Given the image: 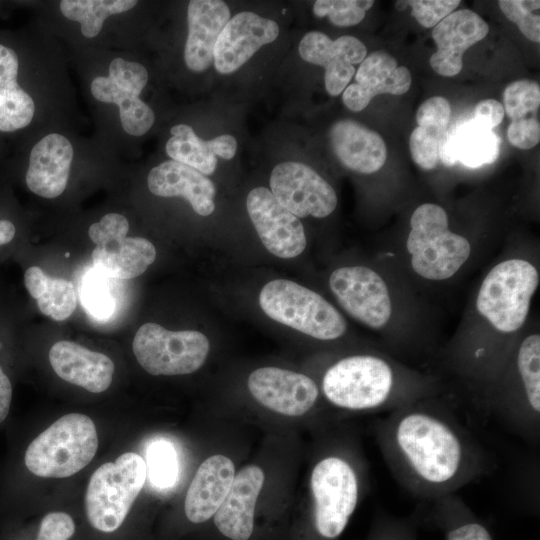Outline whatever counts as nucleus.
<instances>
[{
	"label": "nucleus",
	"mask_w": 540,
	"mask_h": 540,
	"mask_svg": "<svg viewBox=\"0 0 540 540\" xmlns=\"http://www.w3.org/2000/svg\"><path fill=\"white\" fill-rule=\"evenodd\" d=\"M426 399L387 413L376 437L399 484L433 501L488 474L491 460L453 413Z\"/></svg>",
	"instance_id": "obj_1"
},
{
	"label": "nucleus",
	"mask_w": 540,
	"mask_h": 540,
	"mask_svg": "<svg viewBox=\"0 0 540 540\" xmlns=\"http://www.w3.org/2000/svg\"><path fill=\"white\" fill-rule=\"evenodd\" d=\"M322 391L331 404L345 410L390 412L428 398L432 388L384 357L360 354L331 365L323 375Z\"/></svg>",
	"instance_id": "obj_2"
},
{
	"label": "nucleus",
	"mask_w": 540,
	"mask_h": 540,
	"mask_svg": "<svg viewBox=\"0 0 540 540\" xmlns=\"http://www.w3.org/2000/svg\"><path fill=\"white\" fill-rule=\"evenodd\" d=\"M406 248L414 272L430 281L451 278L471 255L468 239L449 229L447 212L434 203L412 213Z\"/></svg>",
	"instance_id": "obj_3"
},
{
	"label": "nucleus",
	"mask_w": 540,
	"mask_h": 540,
	"mask_svg": "<svg viewBox=\"0 0 540 540\" xmlns=\"http://www.w3.org/2000/svg\"><path fill=\"white\" fill-rule=\"evenodd\" d=\"M98 449V435L90 417L70 413L41 432L27 447L25 466L44 478H66L87 466Z\"/></svg>",
	"instance_id": "obj_4"
},
{
	"label": "nucleus",
	"mask_w": 540,
	"mask_h": 540,
	"mask_svg": "<svg viewBox=\"0 0 540 540\" xmlns=\"http://www.w3.org/2000/svg\"><path fill=\"white\" fill-rule=\"evenodd\" d=\"M146 478V461L134 452L123 453L114 462L98 467L90 477L85 495L90 525L104 533L119 529Z\"/></svg>",
	"instance_id": "obj_5"
},
{
	"label": "nucleus",
	"mask_w": 540,
	"mask_h": 540,
	"mask_svg": "<svg viewBox=\"0 0 540 540\" xmlns=\"http://www.w3.org/2000/svg\"><path fill=\"white\" fill-rule=\"evenodd\" d=\"M538 285L539 273L532 263L520 258L502 261L483 279L476 309L496 331L514 333L524 325Z\"/></svg>",
	"instance_id": "obj_6"
},
{
	"label": "nucleus",
	"mask_w": 540,
	"mask_h": 540,
	"mask_svg": "<svg viewBox=\"0 0 540 540\" xmlns=\"http://www.w3.org/2000/svg\"><path fill=\"white\" fill-rule=\"evenodd\" d=\"M259 304L271 319L315 339H338L347 329L344 317L332 304L290 280L276 279L264 285Z\"/></svg>",
	"instance_id": "obj_7"
},
{
	"label": "nucleus",
	"mask_w": 540,
	"mask_h": 540,
	"mask_svg": "<svg viewBox=\"0 0 540 540\" xmlns=\"http://www.w3.org/2000/svg\"><path fill=\"white\" fill-rule=\"evenodd\" d=\"M310 488L317 533L328 540L337 538L346 528L359 502V471L351 460L342 455H326L312 469Z\"/></svg>",
	"instance_id": "obj_8"
},
{
	"label": "nucleus",
	"mask_w": 540,
	"mask_h": 540,
	"mask_svg": "<svg viewBox=\"0 0 540 540\" xmlns=\"http://www.w3.org/2000/svg\"><path fill=\"white\" fill-rule=\"evenodd\" d=\"M209 348L208 338L199 331H170L156 323L140 326L132 343L140 366L156 376L195 372L204 364Z\"/></svg>",
	"instance_id": "obj_9"
},
{
	"label": "nucleus",
	"mask_w": 540,
	"mask_h": 540,
	"mask_svg": "<svg viewBox=\"0 0 540 540\" xmlns=\"http://www.w3.org/2000/svg\"><path fill=\"white\" fill-rule=\"evenodd\" d=\"M128 230V220L118 213H108L89 227V237L96 244L92 263L105 276L135 278L154 262V245L142 237H127Z\"/></svg>",
	"instance_id": "obj_10"
},
{
	"label": "nucleus",
	"mask_w": 540,
	"mask_h": 540,
	"mask_svg": "<svg viewBox=\"0 0 540 540\" xmlns=\"http://www.w3.org/2000/svg\"><path fill=\"white\" fill-rule=\"evenodd\" d=\"M329 287L340 306L354 319L372 329L383 328L392 315V300L383 278L365 266L334 270Z\"/></svg>",
	"instance_id": "obj_11"
},
{
	"label": "nucleus",
	"mask_w": 540,
	"mask_h": 540,
	"mask_svg": "<svg viewBox=\"0 0 540 540\" xmlns=\"http://www.w3.org/2000/svg\"><path fill=\"white\" fill-rule=\"evenodd\" d=\"M148 81L146 68L137 62L115 58L109 66V76H98L91 83L92 95L104 103L119 107L123 129L141 136L150 130L155 115L139 95Z\"/></svg>",
	"instance_id": "obj_12"
},
{
	"label": "nucleus",
	"mask_w": 540,
	"mask_h": 540,
	"mask_svg": "<svg viewBox=\"0 0 540 540\" xmlns=\"http://www.w3.org/2000/svg\"><path fill=\"white\" fill-rule=\"evenodd\" d=\"M269 184L276 200L297 218H324L337 206L332 186L304 163L289 161L276 165Z\"/></svg>",
	"instance_id": "obj_13"
},
{
	"label": "nucleus",
	"mask_w": 540,
	"mask_h": 540,
	"mask_svg": "<svg viewBox=\"0 0 540 540\" xmlns=\"http://www.w3.org/2000/svg\"><path fill=\"white\" fill-rule=\"evenodd\" d=\"M246 208L261 242L270 253L290 259L305 250L307 241L301 221L283 207L269 189H252L246 199Z\"/></svg>",
	"instance_id": "obj_14"
},
{
	"label": "nucleus",
	"mask_w": 540,
	"mask_h": 540,
	"mask_svg": "<svg viewBox=\"0 0 540 540\" xmlns=\"http://www.w3.org/2000/svg\"><path fill=\"white\" fill-rule=\"evenodd\" d=\"M247 385L260 404L287 416L307 413L319 396L317 384L310 377L277 367L256 369Z\"/></svg>",
	"instance_id": "obj_15"
},
{
	"label": "nucleus",
	"mask_w": 540,
	"mask_h": 540,
	"mask_svg": "<svg viewBox=\"0 0 540 540\" xmlns=\"http://www.w3.org/2000/svg\"><path fill=\"white\" fill-rule=\"evenodd\" d=\"M300 57L325 69V89L331 96H338L355 75L354 65L367 56L366 46L358 38L345 35L332 40L319 31H310L299 43Z\"/></svg>",
	"instance_id": "obj_16"
},
{
	"label": "nucleus",
	"mask_w": 540,
	"mask_h": 540,
	"mask_svg": "<svg viewBox=\"0 0 540 540\" xmlns=\"http://www.w3.org/2000/svg\"><path fill=\"white\" fill-rule=\"evenodd\" d=\"M279 34L278 24L250 11H243L226 23L218 36L213 60L221 74H230L246 63L262 46Z\"/></svg>",
	"instance_id": "obj_17"
},
{
	"label": "nucleus",
	"mask_w": 540,
	"mask_h": 540,
	"mask_svg": "<svg viewBox=\"0 0 540 540\" xmlns=\"http://www.w3.org/2000/svg\"><path fill=\"white\" fill-rule=\"evenodd\" d=\"M488 32V24L476 12L453 11L432 29L437 51L430 57L431 68L444 77L456 76L463 67L464 52Z\"/></svg>",
	"instance_id": "obj_18"
},
{
	"label": "nucleus",
	"mask_w": 540,
	"mask_h": 540,
	"mask_svg": "<svg viewBox=\"0 0 540 540\" xmlns=\"http://www.w3.org/2000/svg\"><path fill=\"white\" fill-rule=\"evenodd\" d=\"M411 82L408 68L398 66L397 60L388 52L374 51L360 63L355 82L345 88L342 101L349 110L360 112L379 94H405Z\"/></svg>",
	"instance_id": "obj_19"
},
{
	"label": "nucleus",
	"mask_w": 540,
	"mask_h": 540,
	"mask_svg": "<svg viewBox=\"0 0 540 540\" xmlns=\"http://www.w3.org/2000/svg\"><path fill=\"white\" fill-rule=\"evenodd\" d=\"M49 361L60 378L89 392H104L112 383L113 361L107 355L78 343L56 342L49 351Z\"/></svg>",
	"instance_id": "obj_20"
},
{
	"label": "nucleus",
	"mask_w": 540,
	"mask_h": 540,
	"mask_svg": "<svg viewBox=\"0 0 540 540\" xmlns=\"http://www.w3.org/2000/svg\"><path fill=\"white\" fill-rule=\"evenodd\" d=\"M264 483V472L248 465L234 476L231 487L214 514L218 530L231 540H248L253 532L254 510Z\"/></svg>",
	"instance_id": "obj_21"
},
{
	"label": "nucleus",
	"mask_w": 540,
	"mask_h": 540,
	"mask_svg": "<svg viewBox=\"0 0 540 540\" xmlns=\"http://www.w3.org/2000/svg\"><path fill=\"white\" fill-rule=\"evenodd\" d=\"M73 153L70 141L58 133L36 143L25 177L29 190L44 198L60 196L68 183Z\"/></svg>",
	"instance_id": "obj_22"
},
{
	"label": "nucleus",
	"mask_w": 540,
	"mask_h": 540,
	"mask_svg": "<svg viewBox=\"0 0 540 540\" xmlns=\"http://www.w3.org/2000/svg\"><path fill=\"white\" fill-rule=\"evenodd\" d=\"M328 135L335 156L346 168L373 174L384 166L387 148L376 131L357 121L343 119L331 126Z\"/></svg>",
	"instance_id": "obj_23"
},
{
	"label": "nucleus",
	"mask_w": 540,
	"mask_h": 540,
	"mask_svg": "<svg viewBox=\"0 0 540 540\" xmlns=\"http://www.w3.org/2000/svg\"><path fill=\"white\" fill-rule=\"evenodd\" d=\"M230 20V9L221 0H192L188 4V35L184 49L187 68L207 70L213 62L216 40Z\"/></svg>",
	"instance_id": "obj_24"
},
{
	"label": "nucleus",
	"mask_w": 540,
	"mask_h": 540,
	"mask_svg": "<svg viewBox=\"0 0 540 540\" xmlns=\"http://www.w3.org/2000/svg\"><path fill=\"white\" fill-rule=\"evenodd\" d=\"M147 185L154 195L185 198L201 216H209L215 210L216 188L213 182L199 171L174 160L152 168Z\"/></svg>",
	"instance_id": "obj_25"
},
{
	"label": "nucleus",
	"mask_w": 540,
	"mask_h": 540,
	"mask_svg": "<svg viewBox=\"0 0 540 540\" xmlns=\"http://www.w3.org/2000/svg\"><path fill=\"white\" fill-rule=\"evenodd\" d=\"M235 476L233 462L224 455H213L199 466L187 490L184 511L192 523L209 520L225 499Z\"/></svg>",
	"instance_id": "obj_26"
},
{
	"label": "nucleus",
	"mask_w": 540,
	"mask_h": 540,
	"mask_svg": "<svg viewBox=\"0 0 540 540\" xmlns=\"http://www.w3.org/2000/svg\"><path fill=\"white\" fill-rule=\"evenodd\" d=\"M499 137L473 118L458 122L441 137L438 158L444 166L457 162L470 168L491 164L499 155Z\"/></svg>",
	"instance_id": "obj_27"
},
{
	"label": "nucleus",
	"mask_w": 540,
	"mask_h": 540,
	"mask_svg": "<svg viewBox=\"0 0 540 540\" xmlns=\"http://www.w3.org/2000/svg\"><path fill=\"white\" fill-rule=\"evenodd\" d=\"M170 132L171 137L165 149L171 160L187 165L205 176L215 171L216 156L230 160L237 151V141L229 134L205 141L186 124L175 125Z\"/></svg>",
	"instance_id": "obj_28"
},
{
	"label": "nucleus",
	"mask_w": 540,
	"mask_h": 540,
	"mask_svg": "<svg viewBox=\"0 0 540 540\" xmlns=\"http://www.w3.org/2000/svg\"><path fill=\"white\" fill-rule=\"evenodd\" d=\"M18 57L0 44V131L12 132L30 124L35 112L31 96L17 83Z\"/></svg>",
	"instance_id": "obj_29"
},
{
	"label": "nucleus",
	"mask_w": 540,
	"mask_h": 540,
	"mask_svg": "<svg viewBox=\"0 0 540 540\" xmlns=\"http://www.w3.org/2000/svg\"><path fill=\"white\" fill-rule=\"evenodd\" d=\"M134 0H62L61 13L81 25V32L87 38L98 35L106 18L132 9Z\"/></svg>",
	"instance_id": "obj_30"
},
{
	"label": "nucleus",
	"mask_w": 540,
	"mask_h": 540,
	"mask_svg": "<svg viewBox=\"0 0 540 540\" xmlns=\"http://www.w3.org/2000/svg\"><path fill=\"white\" fill-rule=\"evenodd\" d=\"M432 502L437 514L445 521L446 540H493L489 530L472 517L456 493Z\"/></svg>",
	"instance_id": "obj_31"
},
{
	"label": "nucleus",
	"mask_w": 540,
	"mask_h": 540,
	"mask_svg": "<svg viewBox=\"0 0 540 540\" xmlns=\"http://www.w3.org/2000/svg\"><path fill=\"white\" fill-rule=\"evenodd\" d=\"M36 302L44 315L55 321H63L71 316L77 306L76 289L71 281L48 276Z\"/></svg>",
	"instance_id": "obj_32"
},
{
	"label": "nucleus",
	"mask_w": 540,
	"mask_h": 540,
	"mask_svg": "<svg viewBox=\"0 0 540 540\" xmlns=\"http://www.w3.org/2000/svg\"><path fill=\"white\" fill-rule=\"evenodd\" d=\"M80 297L86 311L96 319L105 320L115 310V300L106 276L95 268L83 277Z\"/></svg>",
	"instance_id": "obj_33"
},
{
	"label": "nucleus",
	"mask_w": 540,
	"mask_h": 540,
	"mask_svg": "<svg viewBox=\"0 0 540 540\" xmlns=\"http://www.w3.org/2000/svg\"><path fill=\"white\" fill-rule=\"evenodd\" d=\"M503 103L504 112L512 121L534 116L540 106V86L528 79L514 81L504 89Z\"/></svg>",
	"instance_id": "obj_34"
},
{
	"label": "nucleus",
	"mask_w": 540,
	"mask_h": 540,
	"mask_svg": "<svg viewBox=\"0 0 540 540\" xmlns=\"http://www.w3.org/2000/svg\"><path fill=\"white\" fill-rule=\"evenodd\" d=\"M147 475L158 487L172 486L177 480L178 463L175 449L164 440L153 442L147 450Z\"/></svg>",
	"instance_id": "obj_35"
},
{
	"label": "nucleus",
	"mask_w": 540,
	"mask_h": 540,
	"mask_svg": "<svg viewBox=\"0 0 540 540\" xmlns=\"http://www.w3.org/2000/svg\"><path fill=\"white\" fill-rule=\"evenodd\" d=\"M373 4V0H317L313 13L320 18L327 16L335 26L348 27L360 23Z\"/></svg>",
	"instance_id": "obj_36"
},
{
	"label": "nucleus",
	"mask_w": 540,
	"mask_h": 540,
	"mask_svg": "<svg viewBox=\"0 0 540 540\" xmlns=\"http://www.w3.org/2000/svg\"><path fill=\"white\" fill-rule=\"evenodd\" d=\"M503 14L515 23L530 41L540 42V2L528 0H500Z\"/></svg>",
	"instance_id": "obj_37"
},
{
	"label": "nucleus",
	"mask_w": 540,
	"mask_h": 540,
	"mask_svg": "<svg viewBox=\"0 0 540 540\" xmlns=\"http://www.w3.org/2000/svg\"><path fill=\"white\" fill-rule=\"evenodd\" d=\"M434 130L417 126L409 138V149L413 161L422 169L432 170L439 161L438 147L441 137Z\"/></svg>",
	"instance_id": "obj_38"
},
{
	"label": "nucleus",
	"mask_w": 540,
	"mask_h": 540,
	"mask_svg": "<svg viewBox=\"0 0 540 540\" xmlns=\"http://www.w3.org/2000/svg\"><path fill=\"white\" fill-rule=\"evenodd\" d=\"M451 116L449 101L441 96H434L424 101L416 112L418 126L444 134L448 129Z\"/></svg>",
	"instance_id": "obj_39"
},
{
	"label": "nucleus",
	"mask_w": 540,
	"mask_h": 540,
	"mask_svg": "<svg viewBox=\"0 0 540 540\" xmlns=\"http://www.w3.org/2000/svg\"><path fill=\"white\" fill-rule=\"evenodd\" d=\"M459 0H409L411 15L425 28H434L459 6Z\"/></svg>",
	"instance_id": "obj_40"
},
{
	"label": "nucleus",
	"mask_w": 540,
	"mask_h": 540,
	"mask_svg": "<svg viewBox=\"0 0 540 540\" xmlns=\"http://www.w3.org/2000/svg\"><path fill=\"white\" fill-rule=\"evenodd\" d=\"M75 528V522L69 514L50 512L42 518L36 540H70Z\"/></svg>",
	"instance_id": "obj_41"
},
{
	"label": "nucleus",
	"mask_w": 540,
	"mask_h": 540,
	"mask_svg": "<svg viewBox=\"0 0 540 540\" xmlns=\"http://www.w3.org/2000/svg\"><path fill=\"white\" fill-rule=\"evenodd\" d=\"M507 138L511 145L518 149L528 150L540 141V125L538 119L529 116L513 120L507 129Z\"/></svg>",
	"instance_id": "obj_42"
},
{
	"label": "nucleus",
	"mask_w": 540,
	"mask_h": 540,
	"mask_svg": "<svg viewBox=\"0 0 540 540\" xmlns=\"http://www.w3.org/2000/svg\"><path fill=\"white\" fill-rule=\"evenodd\" d=\"M505 115L503 105L494 99H485L477 103L473 112V119L485 127L493 130L503 120Z\"/></svg>",
	"instance_id": "obj_43"
},
{
	"label": "nucleus",
	"mask_w": 540,
	"mask_h": 540,
	"mask_svg": "<svg viewBox=\"0 0 540 540\" xmlns=\"http://www.w3.org/2000/svg\"><path fill=\"white\" fill-rule=\"evenodd\" d=\"M48 275L38 266H31L24 273V285L26 290L35 300L40 296L45 287Z\"/></svg>",
	"instance_id": "obj_44"
},
{
	"label": "nucleus",
	"mask_w": 540,
	"mask_h": 540,
	"mask_svg": "<svg viewBox=\"0 0 540 540\" xmlns=\"http://www.w3.org/2000/svg\"><path fill=\"white\" fill-rule=\"evenodd\" d=\"M12 393V383L0 365V423H2L9 414Z\"/></svg>",
	"instance_id": "obj_45"
},
{
	"label": "nucleus",
	"mask_w": 540,
	"mask_h": 540,
	"mask_svg": "<svg viewBox=\"0 0 540 540\" xmlns=\"http://www.w3.org/2000/svg\"><path fill=\"white\" fill-rule=\"evenodd\" d=\"M16 236V227L12 221L0 219V247L10 244Z\"/></svg>",
	"instance_id": "obj_46"
},
{
	"label": "nucleus",
	"mask_w": 540,
	"mask_h": 540,
	"mask_svg": "<svg viewBox=\"0 0 540 540\" xmlns=\"http://www.w3.org/2000/svg\"><path fill=\"white\" fill-rule=\"evenodd\" d=\"M395 5L399 11L405 10V8L408 6L407 1H396Z\"/></svg>",
	"instance_id": "obj_47"
},
{
	"label": "nucleus",
	"mask_w": 540,
	"mask_h": 540,
	"mask_svg": "<svg viewBox=\"0 0 540 540\" xmlns=\"http://www.w3.org/2000/svg\"><path fill=\"white\" fill-rule=\"evenodd\" d=\"M382 540H399V539H394V533L392 532H389L387 534H382Z\"/></svg>",
	"instance_id": "obj_48"
}]
</instances>
